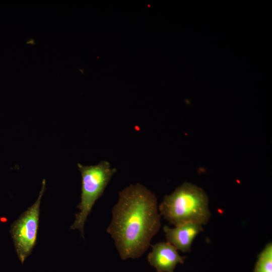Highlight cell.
<instances>
[{"instance_id":"2","label":"cell","mask_w":272,"mask_h":272,"mask_svg":"<svg viewBox=\"0 0 272 272\" xmlns=\"http://www.w3.org/2000/svg\"><path fill=\"white\" fill-rule=\"evenodd\" d=\"M159 210L160 215L175 227L187 223L204 225L211 217L207 194L188 182H184L165 196Z\"/></svg>"},{"instance_id":"8","label":"cell","mask_w":272,"mask_h":272,"mask_svg":"<svg viewBox=\"0 0 272 272\" xmlns=\"http://www.w3.org/2000/svg\"><path fill=\"white\" fill-rule=\"evenodd\" d=\"M26 44H30L31 45H35V40L33 38L30 39L28 41H26Z\"/></svg>"},{"instance_id":"5","label":"cell","mask_w":272,"mask_h":272,"mask_svg":"<svg viewBox=\"0 0 272 272\" xmlns=\"http://www.w3.org/2000/svg\"><path fill=\"white\" fill-rule=\"evenodd\" d=\"M151 246L152 250L148 255V261L157 272H174L177 263H184V257L169 243L161 242Z\"/></svg>"},{"instance_id":"4","label":"cell","mask_w":272,"mask_h":272,"mask_svg":"<svg viewBox=\"0 0 272 272\" xmlns=\"http://www.w3.org/2000/svg\"><path fill=\"white\" fill-rule=\"evenodd\" d=\"M45 189V180L42 182L39 196L31 207L12 224L11 234L19 259L23 264L36 243L41 199Z\"/></svg>"},{"instance_id":"9","label":"cell","mask_w":272,"mask_h":272,"mask_svg":"<svg viewBox=\"0 0 272 272\" xmlns=\"http://www.w3.org/2000/svg\"><path fill=\"white\" fill-rule=\"evenodd\" d=\"M80 70L82 72V73L83 74L84 73L83 71H83L82 70L80 69Z\"/></svg>"},{"instance_id":"6","label":"cell","mask_w":272,"mask_h":272,"mask_svg":"<svg viewBox=\"0 0 272 272\" xmlns=\"http://www.w3.org/2000/svg\"><path fill=\"white\" fill-rule=\"evenodd\" d=\"M167 242L183 252L190 250L191 244L196 236L203 230L202 226L193 223H187L174 228L167 226L163 227Z\"/></svg>"},{"instance_id":"1","label":"cell","mask_w":272,"mask_h":272,"mask_svg":"<svg viewBox=\"0 0 272 272\" xmlns=\"http://www.w3.org/2000/svg\"><path fill=\"white\" fill-rule=\"evenodd\" d=\"M156 195L144 185L130 184L118 193L107 228L122 260L141 257L160 227Z\"/></svg>"},{"instance_id":"3","label":"cell","mask_w":272,"mask_h":272,"mask_svg":"<svg viewBox=\"0 0 272 272\" xmlns=\"http://www.w3.org/2000/svg\"><path fill=\"white\" fill-rule=\"evenodd\" d=\"M77 165L82 177L81 201L77 206L80 212L75 215L71 229L79 230L82 237L84 238V228L87 217L116 169L106 161H102L95 165L85 166L80 163Z\"/></svg>"},{"instance_id":"7","label":"cell","mask_w":272,"mask_h":272,"mask_svg":"<svg viewBox=\"0 0 272 272\" xmlns=\"http://www.w3.org/2000/svg\"><path fill=\"white\" fill-rule=\"evenodd\" d=\"M253 272H272V244L269 242L258 254Z\"/></svg>"}]
</instances>
